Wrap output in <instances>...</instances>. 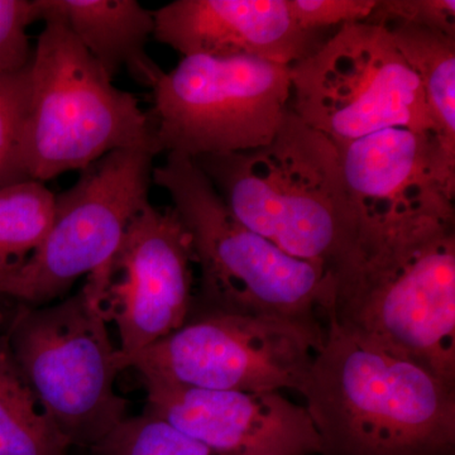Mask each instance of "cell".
Listing matches in <instances>:
<instances>
[{"mask_svg": "<svg viewBox=\"0 0 455 455\" xmlns=\"http://www.w3.org/2000/svg\"><path fill=\"white\" fill-rule=\"evenodd\" d=\"M326 320L299 390L325 455H454V386Z\"/></svg>", "mask_w": 455, "mask_h": 455, "instance_id": "1", "label": "cell"}, {"mask_svg": "<svg viewBox=\"0 0 455 455\" xmlns=\"http://www.w3.org/2000/svg\"><path fill=\"white\" fill-rule=\"evenodd\" d=\"M331 269L326 319L455 387L454 226L358 235Z\"/></svg>", "mask_w": 455, "mask_h": 455, "instance_id": "2", "label": "cell"}, {"mask_svg": "<svg viewBox=\"0 0 455 455\" xmlns=\"http://www.w3.org/2000/svg\"><path fill=\"white\" fill-rule=\"evenodd\" d=\"M193 160L230 212L284 253L331 268L355 247L357 215L338 147L291 108L267 145Z\"/></svg>", "mask_w": 455, "mask_h": 455, "instance_id": "3", "label": "cell"}, {"mask_svg": "<svg viewBox=\"0 0 455 455\" xmlns=\"http://www.w3.org/2000/svg\"><path fill=\"white\" fill-rule=\"evenodd\" d=\"M190 235L199 290L194 307L317 324L333 275L324 263L295 259L244 226L193 158L170 152L152 170Z\"/></svg>", "mask_w": 455, "mask_h": 455, "instance_id": "4", "label": "cell"}, {"mask_svg": "<svg viewBox=\"0 0 455 455\" xmlns=\"http://www.w3.org/2000/svg\"><path fill=\"white\" fill-rule=\"evenodd\" d=\"M44 22L33 49L23 145L28 179L44 184L118 149L160 154L139 99L114 85L61 20Z\"/></svg>", "mask_w": 455, "mask_h": 455, "instance_id": "5", "label": "cell"}, {"mask_svg": "<svg viewBox=\"0 0 455 455\" xmlns=\"http://www.w3.org/2000/svg\"><path fill=\"white\" fill-rule=\"evenodd\" d=\"M4 305V333L20 372L71 447L90 451L127 419L121 373L100 300L84 286L41 307Z\"/></svg>", "mask_w": 455, "mask_h": 455, "instance_id": "6", "label": "cell"}, {"mask_svg": "<svg viewBox=\"0 0 455 455\" xmlns=\"http://www.w3.org/2000/svg\"><path fill=\"white\" fill-rule=\"evenodd\" d=\"M155 156L118 149L80 171L73 187L55 196L49 232L0 290V302L46 307L83 276L101 300L128 227L149 204Z\"/></svg>", "mask_w": 455, "mask_h": 455, "instance_id": "7", "label": "cell"}, {"mask_svg": "<svg viewBox=\"0 0 455 455\" xmlns=\"http://www.w3.org/2000/svg\"><path fill=\"white\" fill-rule=\"evenodd\" d=\"M290 77L292 112L337 147L388 128L435 136L421 84L386 27H340L290 65Z\"/></svg>", "mask_w": 455, "mask_h": 455, "instance_id": "8", "label": "cell"}, {"mask_svg": "<svg viewBox=\"0 0 455 455\" xmlns=\"http://www.w3.org/2000/svg\"><path fill=\"white\" fill-rule=\"evenodd\" d=\"M158 152L190 158L267 145L291 99L290 65L254 57H182L151 88Z\"/></svg>", "mask_w": 455, "mask_h": 455, "instance_id": "9", "label": "cell"}, {"mask_svg": "<svg viewBox=\"0 0 455 455\" xmlns=\"http://www.w3.org/2000/svg\"><path fill=\"white\" fill-rule=\"evenodd\" d=\"M193 309L178 331L118 361L121 372L200 390H300L324 334L319 324Z\"/></svg>", "mask_w": 455, "mask_h": 455, "instance_id": "10", "label": "cell"}, {"mask_svg": "<svg viewBox=\"0 0 455 455\" xmlns=\"http://www.w3.org/2000/svg\"><path fill=\"white\" fill-rule=\"evenodd\" d=\"M194 265L190 235L175 209L147 204L128 227L101 295L104 316L121 339L118 361L187 323L196 296Z\"/></svg>", "mask_w": 455, "mask_h": 455, "instance_id": "11", "label": "cell"}, {"mask_svg": "<svg viewBox=\"0 0 455 455\" xmlns=\"http://www.w3.org/2000/svg\"><path fill=\"white\" fill-rule=\"evenodd\" d=\"M358 235L454 226L455 167L435 136L388 128L338 147Z\"/></svg>", "mask_w": 455, "mask_h": 455, "instance_id": "12", "label": "cell"}, {"mask_svg": "<svg viewBox=\"0 0 455 455\" xmlns=\"http://www.w3.org/2000/svg\"><path fill=\"white\" fill-rule=\"evenodd\" d=\"M146 411L220 455H325L307 407L283 392L211 391L143 381Z\"/></svg>", "mask_w": 455, "mask_h": 455, "instance_id": "13", "label": "cell"}, {"mask_svg": "<svg viewBox=\"0 0 455 455\" xmlns=\"http://www.w3.org/2000/svg\"><path fill=\"white\" fill-rule=\"evenodd\" d=\"M154 38L184 57H254L292 65L317 47L287 0H175L154 12Z\"/></svg>", "mask_w": 455, "mask_h": 455, "instance_id": "14", "label": "cell"}, {"mask_svg": "<svg viewBox=\"0 0 455 455\" xmlns=\"http://www.w3.org/2000/svg\"><path fill=\"white\" fill-rule=\"evenodd\" d=\"M41 20H61L110 79L123 68L140 85L152 88L160 68L147 52L154 37V12L137 0H37Z\"/></svg>", "mask_w": 455, "mask_h": 455, "instance_id": "15", "label": "cell"}, {"mask_svg": "<svg viewBox=\"0 0 455 455\" xmlns=\"http://www.w3.org/2000/svg\"><path fill=\"white\" fill-rule=\"evenodd\" d=\"M386 28L418 76L440 152L455 167V37L415 26Z\"/></svg>", "mask_w": 455, "mask_h": 455, "instance_id": "16", "label": "cell"}, {"mask_svg": "<svg viewBox=\"0 0 455 455\" xmlns=\"http://www.w3.org/2000/svg\"><path fill=\"white\" fill-rule=\"evenodd\" d=\"M71 448L0 333V455H68Z\"/></svg>", "mask_w": 455, "mask_h": 455, "instance_id": "17", "label": "cell"}, {"mask_svg": "<svg viewBox=\"0 0 455 455\" xmlns=\"http://www.w3.org/2000/svg\"><path fill=\"white\" fill-rule=\"evenodd\" d=\"M55 196L35 180L0 188V290L40 247L52 220Z\"/></svg>", "mask_w": 455, "mask_h": 455, "instance_id": "18", "label": "cell"}, {"mask_svg": "<svg viewBox=\"0 0 455 455\" xmlns=\"http://www.w3.org/2000/svg\"><path fill=\"white\" fill-rule=\"evenodd\" d=\"M88 451L92 455H220L146 410L124 419Z\"/></svg>", "mask_w": 455, "mask_h": 455, "instance_id": "19", "label": "cell"}, {"mask_svg": "<svg viewBox=\"0 0 455 455\" xmlns=\"http://www.w3.org/2000/svg\"><path fill=\"white\" fill-rule=\"evenodd\" d=\"M31 97V65L0 76V188L27 181L23 145Z\"/></svg>", "mask_w": 455, "mask_h": 455, "instance_id": "20", "label": "cell"}, {"mask_svg": "<svg viewBox=\"0 0 455 455\" xmlns=\"http://www.w3.org/2000/svg\"><path fill=\"white\" fill-rule=\"evenodd\" d=\"M41 20L37 0H0V76L20 73L32 62L27 29Z\"/></svg>", "mask_w": 455, "mask_h": 455, "instance_id": "21", "label": "cell"}, {"mask_svg": "<svg viewBox=\"0 0 455 455\" xmlns=\"http://www.w3.org/2000/svg\"><path fill=\"white\" fill-rule=\"evenodd\" d=\"M367 23L415 26L455 37L454 0H377Z\"/></svg>", "mask_w": 455, "mask_h": 455, "instance_id": "22", "label": "cell"}, {"mask_svg": "<svg viewBox=\"0 0 455 455\" xmlns=\"http://www.w3.org/2000/svg\"><path fill=\"white\" fill-rule=\"evenodd\" d=\"M295 22L304 31L315 33L331 27L366 22L377 0H287Z\"/></svg>", "mask_w": 455, "mask_h": 455, "instance_id": "23", "label": "cell"}, {"mask_svg": "<svg viewBox=\"0 0 455 455\" xmlns=\"http://www.w3.org/2000/svg\"><path fill=\"white\" fill-rule=\"evenodd\" d=\"M89 454H90V453H89ZM90 455H92V454H90Z\"/></svg>", "mask_w": 455, "mask_h": 455, "instance_id": "24", "label": "cell"}]
</instances>
